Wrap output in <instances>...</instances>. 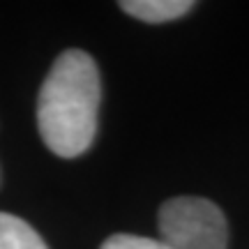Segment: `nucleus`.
Here are the masks:
<instances>
[{"instance_id":"1","label":"nucleus","mask_w":249,"mask_h":249,"mask_svg":"<svg viewBox=\"0 0 249 249\" xmlns=\"http://www.w3.org/2000/svg\"><path fill=\"white\" fill-rule=\"evenodd\" d=\"M102 83L95 60L81 49L55 58L37 97V127L58 157H79L97 134Z\"/></svg>"},{"instance_id":"2","label":"nucleus","mask_w":249,"mask_h":249,"mask_svg":"<svg viewBox=\"0 0 249 249\" xmlns=\"http://www.w3.org/2000/svg\"><path fill=\"white\" fill-rule=\"evenodd\" d=\"M160 240L169 249H229L226 217L208 198L176 196L160 210Z\"/></svg>"},{"instance_id":"3","label":"nucleus","mask_w":249,"mask_h":249,"mask_svg":"<svg viewBox=\"0 0 249 249\" xmlns=\"http://www.w3.org/2000/svg\"><path fill=\"white\" fill-rule=\"evenodd\" d=\"M192 7H194L192 0H124L120 2V9L145 23L173 21V18L185 17Z\"/></svg>"},{"instance_id":"4","label":"nucleus","mask_w":249,"mask_h":249,"mask_svg":"<svg viewBox=\"0 0 249 249\" xmlns=\"http://www.w3.org/2000/svg\"><path fill=\"white\" fill-rule=\"evenodd\" d=\"M0 249H49L39 233L21 217L0 213Z\"/></svg>"},{"instance_id":"5","label":"nucleus","mask_w":249,"mask_h":249,"mask_svg":"<svg viewBox=\"0 0 249 249\" xmlns=\"http://www.w3.org/2000/svg\"><path fill=\"white\" fill-rule=\"evenodd\" d=\"M102 249H169L161 240L143 238V235H132V233H118L111 235Z\"/></svg>"}]
</instances>
